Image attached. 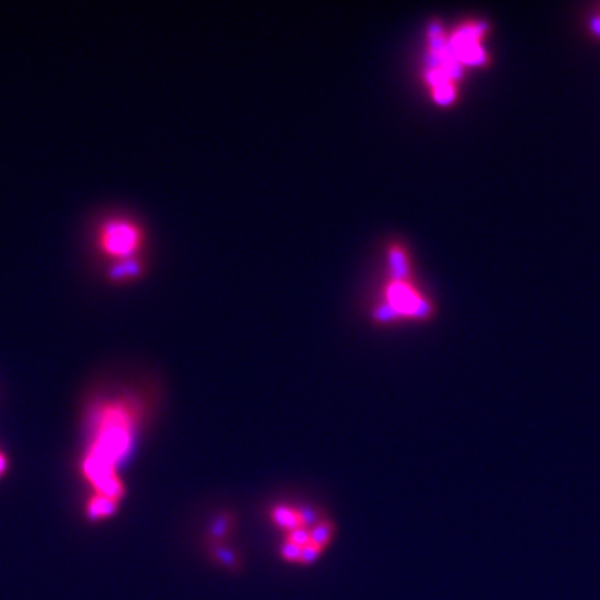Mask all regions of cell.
<instances>
[{"instance_id": "8992f818", "label": "cell", "mask_w": 600, "mask_h": 600, "mask_svg": "<svg viewBox=\"0 0 600 600\" xmlns=\"http://www.w3.org/2000/svg\"><path fill=\"white\" fill-rule=\"evenodd\" d=\"M7 465H9V462H7V457H5V453H3V452H0V477H2L3 474H5V471H7Z\"/></svg>"}, {"instance_id": "3957f363", "label": "cell", "mask_w": 600, "mask_h": 600, "mask_svg": "<svg viewBox=\"0 0 600 600\" xmlns=\"http://www.w3.org/2000/svg\"><path fill=\"white\" fill-rule=\"evenodd\" d=\"M140 242V232L137 227L127 221H110L100 232V244L105 252L117 257L130 255L136 252Z\"/></svg>"}, {"instance_id": "5b68a950", "label": "cell", "mask_w": 600, "mask_h": 600, "mask_svg": "<svg viewBox=\"0 0 600 600\" xmlns=\"http://www.w3.org/2000/svg\"><path fill=\"white\" fill-rule=\"evenodd\" d=\"M118 503L114 500L102 497V495L90 494L86 503V514L90 521H105L117 514Z\"/></svg>"}, {"instance_id": "277c9868", "label": "cell", "mask_w": 600, "mask_h": 600, "mask_svg": "<svg viewBox=\"0 0 600 600\" xmlns=\"http://www.w3.org/2000/svg\"><path fill=\"white\" fill-rule=\"evenodd\" d=\"M387 303L388 309H392L399 315L405 317H417V315L427 314V302L421 297L415 287L403 277H397L392 280L387 287Z\"/></svg>"}, {"instance_id": "7a4b0ae2", "label": "cell", "mask_w": 600, "mask_h": 600, "mask_svg": "<svg viewBox=\"0 0 600 600\" xmlns=\"http://www.w3.org/2000/svg\"><path fill=\"white\" fill-rule=\"evenodd\" d=\"M268 524L279 534L282 562L307 567L322 559L334 544L336 522L321 507L299 502H277L267 510Z\"/></svg>"}, {"instance_id": "6da1fadb", "label": "cell", "mask_w": 600, "mask_h": 600, "mask_svg": "<svg viewBox=\"0 0 600 600\" xmlns=\"http://www.w3.org/2000/svg\"><path fill=\"white\" fill-rule=\"evenodd\" d=\"M90 442L82 460V475L92 494L121 505L125 497L121 465L134 452L138 434L149 417V403L142 395L121 392L107 395L90 407Z\"/></svg>"}]
</instances>
